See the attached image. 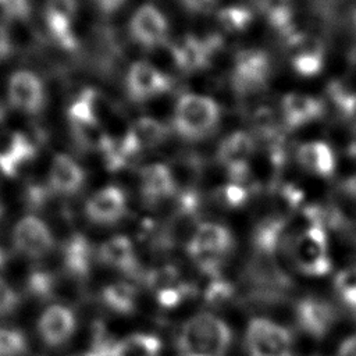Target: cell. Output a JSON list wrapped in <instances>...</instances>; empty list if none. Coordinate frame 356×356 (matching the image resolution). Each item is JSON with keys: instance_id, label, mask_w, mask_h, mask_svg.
I'll return each instance as SVG.
<instances>
[{"instance_id": "2e32d148", "label": "cell", "mask_w": 356, "mask_h": 356, "mask_svg": "<svg viewBox=\"0 0 356 356\" xmlns=\"http://www.w3.org/2000/svg\"><path fill=\"white\" fill-rule=\"evenodd\" d=\"M36 147L32 139L21 131H7L0 136V175L14 178L35 159Z\"/></svg>"}, {"instance_id": "277c9868", "label": "cell", "mask_w": 356, "mask_h": 356, "mask_svg": "<svg viewBox=\"0 0 356 356\" xmlns=\"http://www.w3.org/2000/svg\"><path fill=\"white\" fill-rule=\"evenodd\" d=\"M6 104L24 117H35L43 111L47 102V89L43 78L32 68L13 70L3 85Z\"/></svg>"}, {"instance_id": "1f68e13d", "label": "cell", "mask_w": 356, "mask_h": 356, "mask_svg": "<svg viewBox=\"0 0 356 356\" xmlns=\"http://www.w3.org/2000/svg\"><path fill=\"white\" fill-rule=\"evenodd\" d=\"M31 11V0H0V14L4 19H25Z\"/></svg>"}, {"instance_id": "e575fe53", "label": "cell", "mask_w": 356, "mask_h": 356, "mask_svg": "<svg viewBox=\"0 0 356 356\" xmlns=\"http://www.w3.org/2000/svg\"><path fill=\"white\" fill-rule=\"evenodd\" d=\"M127 3L128 0H92V4L96 8V11L107 17L114 15L115 13L122 10Z\"/></svg>"}, {"instance_id": "f546056e", "label": "cell", "mask_w": 356, "mask_h": 356, "mask_svg": "<svg viewBox=\"0 0 356 356\" xmlns=\"http://www.w3.org/2000/svg\"><path fill=\"white\" fill-rule=\"evenodd\" d=\"M335 289L348 306L356 309V267L343 268L337 274Z\"/></svg>"}, {"instance_id": "74e56055", "label": "cell", "mask_w": 356, "mask_h": 356, "mask_svg": "<svg viewBox=\"0 0 356 356\" xmlns=\"http://www.w3.org/2000/svg\"><path fill=\"white\" fill-rule=\"evenodd\" d=\"M337 356H356V335L346 338L341 343Z\"/></svg>"}, {"instance_id": "4316f807", "label": "cell", "mask_w": 356, "mask_h": 356, "mask_svg": "<svg viewBox=\"0 0 356 356\" xmlns=\"http://www.w3.org/2000/svg\"><path fill=\"white\" fill-rule=\"evenodd\" d=\"M127 132L140 153L159 146L167 136V128L156 118L146 115L134 120Z\"/></svg>"}, {"instance_id": "b9f144b4", "label": "cell", "mask_w": 356, "mask_h": 356, "mask_svg": "<svg viewBox=\"0 0 356 356\" xmlns=\"http://www.w3.org/2000/svg\"><path fill=\"white\" fill-rule=\"evenodd\" d=\"M355 25H356V15H355Z\"/></svg>"}, {"instance_id": "d6986e66", "label": "cell", "mask_w": 356, "mask_h": 356, "mask_svg": "<svg viewBox=\"0 0 356 356\" xmlns=\"http://www.w3.org/2000/svg\"><path fill=\"white\" fill-rule=\"evenodd\" d=\"M96 150L102 157L103 165L110 171L128 168L140 154V150L136 147L128 132L115 136L106 134L96 146Z\"/></svg>"}, {"instance_id": "d6a6232c", "label": "cell", "mask_w": 356, "mask_h": 356, "mask_svg": "<svg viewBox=\"0 0 356 356\" xmlns=\"http://www.w3.org/2000/svg\"><path fill=\"white\" fill-rule=\"evenodd\" d=\"M338 107L343 122L356 134V92L343 93L338 100Z\"/></svg>"}, {"instance_id": "4dcf8cb0", "label": "cell", "mask_w": 356, "mask_h": 356, "mask_svg": "<svg viewBox=\"0 0 356 356\" xmlns=\"http://www.w3.org/2000/svg\"><path fill=\"white\" fill-rule=\"evenodd\" d=\"M28 289L39 298H50L54 291V277L44 270H35L28 277Z\"/></svg>"}, {"instance_id": "f35d334b", "label": "cell", "mask_w": 356, "mask_h": 356, "mask_svg": "<svg viewBox=\"0 0 356 356\" xmlns=\"http://www.w3.org/2000/svg\"><path fill=\"white\" fill-rule=\"evenodd\" d=\"M342 189L346 192L348 196L356 200V172L348 175L342 182Z\"/></svg>"}, {"instance_id": "83f0119b", "label": "cell", "mask_w": 356, "mask_h": 356, "mask_svg": "<svg viewBox=\"0 0 356 356\" xmlns=\"http://www.w3.org/2000/svg\"><path fill=\"white\" fill-rule=\"evenodd\" d=\"M172 56L181 68L195 70L204 63L206 50L199 42L186 39L172 46Z\"/></svg>"}, {"instance_id": "ab89813d", "label": "cell", "mask_w": 356, "mask_h": 356, "mask_svg": "<svg viewBox=\"0 0 356 356\" xmlns=\"http://www.w3.org/2000/svg\"><path fill=\"white\" fill-rule=\"evenodd\" d=\"M68 356H106L104 353H102L100 350L95 349V348H90L88 350H82V352H76V353H71Z\"/></svg>"}, {"instance_id": "8d00e7d4", "label": "cell", "mask_w": 356, "mask_h": 356, "mask_svg": "<svg viewBox=\"0 0 356 356\" xmlns=\"http://www.w3.org/2000/svg\"><path fill=\"white\" fill-rule=\"evenodd\" d=\"M13 50V40L8 29L0 22V64L8 58Z\"/></svg>"}, {"instance_id": "8992f818", "label": "cell", "mask_w": 356, "mask_h": 356, "mask_svg": "<svg viewBox=\"0 0 356 356\" xmlns=\"http://www.w3.org/2000/svg\"><path fill=\"white\" fill-rule=\"evenodd\" d=\"M79 18V0H44L42 8L43 26L50 40L71 50L78 43L76 22Z\"/></svg>"}, {"instance_id": "30bf717a", "label": "cell", "mask_w": 356, "mask_h": 356, "mask_svg": "<svg viewBox=\"0 0 356 356\" xmlns=\"http://www.w3.org/2000/svg\"><path fill=\"white\" fill-rule=\"evenodd\" d=\"M292 257L298 268L309 275H324L331 268L328 243L318 225H310L296 235Z\"/></svg>"}, {"instance_id": "f1b7e54d", "label": "cell", "mask_w": 356, "mask_h": 356, "mask_svg": "<svg viewBox=\"0 0 356 356\" xmlns=\"http://www.w3.org/2000/svg\"><path fill=\"white\" fill-rule=\"evenodd\" d=\"M28 346V339L21 330L0 327V356H25Z\"/></svg>"}, {"instance_id": "3957f363", "label": "cell", "mask_w": 356, "mask_h": 356, "mask_svg": "<svg viewBox=\"0 0 356 356\" xmlns=\"http://www.w3.org/2000/svg\"><path fill=\"white\" fill-rule=\"evenodd\" d=\"M107 102L95 89H83L67 107V122L78 142L96 149L106 132Z\"/></svg>"}, {"instance_id": "484cf974", "label": "cell", "mask_w": 356, "mask_h": 356, "mask_svg": "<svg viewBox=\"0 0 356 356\" xmlns=\"http://www.w3.org/2000/svg\"><path fill=\"white\" fill-rule=\"evenodd\" d=\"M161 348L159 337L146 332H134L114 342L111 356H160Z\"/></svg>"}, {"instance_id": "5bb4252c", "label": "cell", "mask_w": 356, "mask_h": 356, "mask_svg": "<svg viewBox=\"0 0 356 356\" xmlns=\"http://www.w3.org/2000/svg\"><path fill=\"white\" fill-rule=\"evenodd\" d=\"M270 58L256 49H246L236 54L232 65L231 81L241 95L254 93L266 86L270 78Z\"/></svg>"}, {"instance_id": "d4e9b609", "label": "cell", "mask_w": 356, "mask_h": 356, "mask_svg": "<svg viewBox=\"0 0 356 356\" xmlns=\"http://www.w3.org/2000/svg\"><path fill=\"white\" fill-rule=\"evenodd\" d=\"M100 300L115 314H131L136 307V288L128 281H114L102 288Z\"/></svg>"}, {"instance_id": "cb8c5ba5", "label": "cell", "mask_w": 356, "mask_h": 356, "mask_svg": "<svg viewBox=\"0 0 356 356\" xmlns=\"http://www.w3.org/2000/svg\"><path fill=\"white\" fill-rule=\"evenodd\" d=\"M300 325L313 335H323L334 321V312L323 300L306 299L298 307Z\"/></svg>"}, {"instance_id": "7c38bea8", "label": "cell", "mask_w": 356, "mask_h": 356, "mask_svg": "<svg viewBox=\"0 0 356 356\" xmlns=\"http://www.w3.org/2000/svg\"><path fill=\"white\" fill-rule=\"evenodd\" d=\"M250 356H292V339L280 324L267 318H253L246 330Z\"/></svg>"}, {"instance_id": "7402d4cb", "label": "cell", "mask_w": 356, "mask_h": 356, "mask_svg": "<svg viewBox=\"0 0 356 356\" xmlns=\"http://www.w3.org/2000/svg\"><path fill=\"white\" fill-rule=\"evenodd\" d=\"M254 153V142L248 132L235 131L229 134L218 146V161L231 171L245 168Z\"/></svg>"}, {"instance_id": "5b68a950", "label": "cell", "mask_w": 356, "mask_h": 356, "mask_svg": "<svg viewBox=\"0 0 356 356\" xmlns=\"http://www.w3.org/2000/svg\"><path fill=\"white\" fill-rule=\"evenodd\" d=\"M127 33L136 47L145 51H154L168 43L170 22L156 4L143 3L131 13L127 22Z\"/></svg>"}, {"instance_id": "603a6c76", "label": "cell", "mask_w": 356, "mask_h": 356, "mask_svg": "<svg viewBox=\"0 0 356 356\" xmlns=\"http://www.w3.org/2000/svg\"><path fill=\"white\" fill-rule=\"evenodd\" d=\"M321 111L320 100L303 93H288L281 102L282 118L292 128L313 122Z\"/></svg>"}, {"instance_id": "ba28073f", "label": "cell", "mask_w": 356, "mask_h": 356, "mask_svg": "<svg viewBox=\"0 0 356 356\" xmlns=\"http://www.w3.org/2000/svg\"><path fill=\"white\" fill-rule=\"evenodd\" d=\"M14 249L24 257L39 260L46 257L54 248V235L49 224L36 214L19 217L11 231Z\"/></svg>"}, {"instance_id": "ac0fdd59", "label": "cell", "mask_w": 356, "mask_h": 356, "mask_svg": "<svg viewBox=\"0 0 356 356\" xmlns=\"http://www.w3.org/2000/svg\"><path fill=\"white\" fill-rule=\"evenodd\" d=\"M96 259L106 267L131 274L138 268L136 250L132 239L127 235H113L96 248Z\"/></svg>"}, {"instance_id": "8fae6325", "label": "cell", "mask_w": 356, "mask_h": 356, "mask_svg": "<svg viewBox=\"0 0 356 356\" xmlns=\"http://www.w3.org/2000/svg\"><path fill=\"white\" fill-rule=\"evenodd\" d=\"M128 211L125 191L115 184L95 189L83 203L85 217L95 225L110 227L124 220Z\"/></svg>"}, {"instance_id": "ffe728a7", "label": "cell", "mask_w": 356, "mask_h": 356, "mask_svg": "<svg viewBox=\"0 0 356 356\" xmlns=\"http://www.w3.org/2000/svg\"><path fill=\"white\" fill-rule=\"evenodd\" d=\"M95 259L96 249L82 234L71 235L63 245L61 260L64 270L75 278L81 280L88 277L92 271Z\"/></svg>"}, {"instance_id": "52a82bcc", "label": "cell", "mask_w": 356, "mask_h": 356, "mask_svg": "<svg viewBox=\"0 0 356 356\" xmlns=\"http://www.w3.org/2000/svg\"><path fill=\"white\" fill-rule=\"evenodd\" d=\"M232 246L229 229L218 222L199 224L188 242L191 257L203 268L216 267Z\"/></svg>"}, {"instance_id": "7a4b0ae2", "label": "cell", "mask_w": 356, "mask_h": 356, "mask_svg": "<svg viewBox=\"0 0 356 356\" xmlns=\"http://www.w3.org/2000/svg\"><path fill=\"white\" fill-rule=\"evenodd\" d=\"M229 342V327L210 313L192 316L179 332V348L184 356H224Z\"/></svg>"}, {"instance_id": "60d3db41", "label": "cell", "mask_w": 356, "mask_h": 356, "mask_svg": "<svg viewBox=\"0 0 356 356\" xmlns=\"http://www.w3.org/2000/svg\"><path fill=\"white\" fill-rule=\"evenodd\" d=\"M4 261H6V254H4V250H3V248L0 245V267L4 264Z\"/></svg>"}, {"instance_id": "9a60e30c", "label": "cell", "mask_w": 356, "mask_h": 356, "mask_svg": "<svg viewBox=\"0 0 356 356\" xmlns=\"http://www.w3.org/2000/svg\"><path fill=\"white\" fill-rule=\"evenodd\" d=\"M36 330L44 345L60 348L75 334L76 316L67 305L51 303L39 316Z\"/></svg>"}, {"instance_id": "836d02e7", "label": "cell", "mask_w": 356, "mask_h": 356, "mask_svg": "<svg viewBox=\"0 0 356 356\" xmlns=\"http://www.w3.org/2000/svg\"><path fill=\"white\" fill-rule=\"evenodd\" d=\"M18 302L19 299L15 289L0 275V317L13 313Z\"/></svg>"}, {"instance_id": "9c48e42d", "label": "cell", "mask_w": 356, "mask_h": 356, "mask_svg": "<svg viewBox=\"0 0 356 356\" xmlns=\"http://www.w3.org/2000/svg\"><path fill=\"white\" fill-rule=\"evenodd\" d=\"M124 89L132 102L146 103L170 89V78L156 64L147 60H136L125 70Z\"/></svg>"}, {"instance_id": "d590c367", "label": "cell", "mask_w": 356, "mask_h": 356, "mask_svg": "<svg viewBox=\"0 0 356 356\" xmlns=\"http://www.w3.org/2000/svg\"><path fill=\"white\" fill-rule=\"evenodd\" d=\"M181 3V6L195 14H204L209 13L211 10H214V7L217 6L218 0H178Z\"/></svg>"}, {"instance_id": "6da1fadb", "label": "cell", "mask_w": 356, "mask_h": 356, "mask_svg": "<svg viewBox=\"0 0 356 356\" xmlns=\"http://www.w3.org/2000/svg\"><path fill=\"white\" fill-rule=\"evenodd\" d=\"M221 108L218 103L203 93H182L172 108L171 124L175 134L186 140H202L218 127Z\"/></svg>"}, {"instance_id": "4fadbf2b", "label": "cell", "mask_w": 356, "mask_h": 356, "mask_svg": "<svg viewBox=\"0 0 356 356\" xmlns=\"http://www.w3.org/2000/svg\"><path fill=\"white\" fill-rule=\"evenodd\" d=\"M86 182V174L79 160L74 156L58 152L54 153L46 167V188L60 197L78 195Z\"/></svg>"}, {"instance_id": "44dd1931", "label": "cell", "mask_w": 356, "mask_h": 356, "mask_svg": "<svg viewBox=\"0 0 356 356\" xmlns=\"http://www.w3.org/2000/svg\"><path fill=\"white\" fill-rule=\"evenodd\" d=\"M296 161L307 172L317 177H330L337 167V157L331 146L323 140H307L296 149Z\"/></svg>"}, {"instance_id": "e0dca14e", "label": "cell", "mask_w": 356, "mask_h": 356, "mask_svg": "<svg viewBox=\"0 0 356 356\" xmlns=\"http://www.w3.org/2000/svg\"><path fill=\"white\" fill-rule=\"evenodd\" d=\"M138 191L147 204H159L168 200L177 191L172 170L164 163H149L138 171Z\"/></svg>"}]
</instances>
